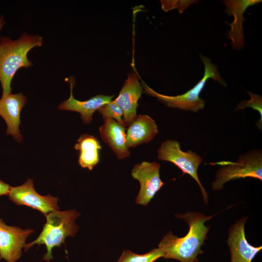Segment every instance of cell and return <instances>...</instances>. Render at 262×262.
<instances>
[{
	"label": "cell",
	"instance_id": "1",
	"mask_svg": "<svg viewBox=\"0 0 262 262\" xmlns=\"http://www.w3.org/2000/svg\"><path fill=\"white\" fill-rule=\"evenodd\" d=\"M215 214L207 216L196 212L180 213L176 217L184 220L189 226L188 233L183 237H179L171 231L166 233L160 242L158 248L164 259H172L180 262H196L197 257L203 253L201 246L207 239L210 229L205 225Z\"/></svg>",
	"mask_w": 262,
	"mask_h": 262
},
{
	"label": "cell",
	"instance_id": "2",
	"mask_svg": "<svg viewBox=\"0 0 262 262\" xmlns=\"http://www.w3.org/2000/svg\"><path fill=\"white\" fill-rule=\"evenodd\" d=\"M42 37L23 33L15 40L8 36L0 37V83L2 97L11 93L12 80L20 68L33 66L28 59L29 51L35 47H41Z\"/></svg>",
	"mask_w": 262,
	"mask_h": 262
},
{
	"label": "cell",
	"instance_id": "3",
	"mask_svg": "<svg viewBox=\"0 0 262 262\" xmlns=\"http://www.w3.org/2000/svg\"><path fill=\"white\" fill-rule=\"evenodd\" d=\"M80 216V213L75 209L50 212L45 216L46 223L42 231L33 241L25 244L24 251H27L35 244L44 245L47 252L42 259L49 262L53 259V248L55 246L60 247L65 243L66 237H74L78 232L79 227L75 220Z\"/></svg>",
	"mask_w": 262,
	"mask_h": 262
},
{
	"label": "cell",
	"instance_id": "4",
	"mask_svg": "<svg viewBox=\"0 0 262 262\" xmlns=\"http://www.w3.org/2000/svg\"><path fill=\"white\" fill-rule=\"evenodd\" d=\"M200 58L204 65L203 78L191 89L183 94L175 96L164 95L157 93L143 82L142 86L145 92L149 96L156 98L158 100L170 108H178L185 111L197 112L205 106V100L199 97L208 79L211 78L224 86L226 82L221 78L216 65L211 60L201 54Z\"/></svg>",
	"mask_w": 262,
	"mask_h": 262
},
{
	"label": "cell",
	"instance_id": "5",
	"mask_svg": "<svg viewBox=\"0 0 262 262\" xmlns=\"http://www.w3.org/2000/svg\"><path fill=\"white\" fill-rule=\"evenodd\" d=\"M212 164L222 165L215 174V180L212 183L213 191L224 188V184L238 179L252 178L262 180V150L255 149L241 154L235 162L220 161Z\"/></svg>",
	"mask_w": 262,
	"mask_h": 262
},
{
	"label": "cell",
	"instance_id": "6",
	"mask_svg": "<svg viewBox=\"0 0 262 262\" xmlns=\"http://www.w3.org/2000/svg\"><path fill=\"white\" fill-rule=\"evenodd\" d=\"M157 152L159 160L173 163L182 171L183 175L188 174L195 180L201 190L204 202L207 205L208 196L197 175L202 158L191 150L183 151L180 148V143L175 140L167 139L163 142Z\"/></svg>",
	"mask_w": 262,
	"mask_h": 262
},
{
	"label": "cell",
	"instance_id": "7",
	"mask_svg": "<svg viewBox=\"0 0 262 262\" xmlns=\"http://www.w3.org/2000/svg\"><path fill=\"white\" fill-rule=\"evenodd\" d=\"M8 196L16 205L28 206L39 211L45 216L52 211L59 210V198L50 194H39L34 188L33 180L30 178L21 185L11 186Z\"/></svg>",
	"mask_w": 262,
	"mask_h": 262
},
{
	"label": "cell",
	"instance_id": "8",
	"mask_svg": "<svg viewBox=\"0 0 262 262\" xmlns=\"http://www.w3.org/2000/svg\"><path fill=\"white\" fill-rule=\"evenodd\" d=\"M160 164L143 161L133 167L131 175L140 183V189L135 198L137 204L146 206L165 184L160 177Z\"/></svg>",
	"mask_w": 262,
	"mask_h": 262
},
{
	"label": "cell",
	"instance_id": "9",
	"mask_svg": "<svg viewBox=\"0 0 262 262\" xmlns=\"http://www.w3.org/2000/svg\"><path fill=\"white\" fill-rule=\"evenodd\" d=\"M34 230L8 226L0 218V260L16 262L22 256L27 238Z\"/></svg>",
	"mask_w": 262,
	"mask_h": 262
},
{
	"label": "cell",
	"instance_id": "10",
	"mask_svg": "<svg viewBox=\"0 0 262 262\" xmlns=\"http://www.w3.org/2000/svg\"><path fill=\"white\" fill-rule=\"evenodd\" d=\"M247 217H243L229 229L227 244L231 254L230 262H252L262 247L254 246L247 241L245 232V224Z\"/></svg>",
	"mask_w": 262,
	"mask_h": 262
},
{
	"label": "cell",
	"instance_id": "11",
	"mask_svg": "<svg viewBox=\"0 0 262 262\" xmlns=\"http://www.w3.org/2000/svg\"><path fill=\"white\" fill-rule=\"evenodd\" d=\"M27 102V98L21 93H10L0 98V116L7 124L6 133L12 135L18 143L23 140L19 129L20 113Z\"/></svg>",
	"mask_w": 262,
	"mask_h": 262
},
{
	"label": "cell",
	"instance_id": "12",
	"mask_svg": "<svg viewBox=\"0 0 262 262\" xmlns=\"http://www.w3.org/2000/svg\"><path fill=\"white\" fill-rule=\"evenodd\" d=\"M142 92L143 86L139 82L136 74L131 73L118 96L114 100L122 110L123 120L126 126H129L137 116L138 101Z\"/></svg>",
	"mask_w": 262,
	"mask_h": 262
},
{
	"label": "cell",
	"instance_id": "13",
	"mask_svg": "<svg viewBox=\"0 0 262 262\" xmlns=\"http://www.w3.org/2000/svg\"><path fill=\"white\" fill-rule=\"evenodd\" d=\"M226 5L225 12L228 15L234 16L233 21L229 24L230 30L229 37L232 42V47L240 49L245 45L243 23L246 19L243 14L249 6L262 2L260 0H223Z\"/></svg>",
	"mask_w": 262,
	"mask_h": 262
},
{
	"label": "cell",
	"instance_id": "14",
	"mask_svg": "<svg viewBox=\"0 0 262 262\" xmlns=\"http://www.w3.org/2000/svg\"><path fill=\"white\" fill-rule=\"evenodd\" d=\"M74 85L75 79L73 77H71L70 97L61 103L58 108L62 110L71 111L80 113L83 123L89 124L92 120L94 112L102 105L112 101L114 96L98 95L85 101L79 100L75 98L73 95L72 91Z\"/></svg>",
	"mask_w": 262,
	"mask_h": 262
},
{
	"label": "cell",
	"instance_id": "15",
	"mask_svg": "<svg viewBox=\"0 0 262 262\" xmlns=\"http://www.w3.org/2000/svg\"><path fill=\"white\" fill-rule=\"evenodd\" d=\"M99 128L103 141L112 149L118 159L128 158L131 154L126 141L125 127L112 118H104Z\"/></svg>",
	"mask_w": 262,
	"mask_h": 262
},
{
	"label": "cell",
	"instance_id": "16",
	"mask_svg": "<svg viewBox=\"0 0 262 262\" xmlns=\"http://www.w3.org/2000/svg\"><path fill=\"white\" fill-rule=\"evenodd\" d=\"M158 132L155 121L149 115H137L129 125L126 133L128 147H134L139 145L147 143Z\"/></svg>",
	"mask_w": 262,
	"mask_h": 262
},
{
	"label": "cell",
	"instance_id": "17",
	"mask_svg": "<svg viewBox=\"0 0 262 262\" xmlns=\"http://www.w3.org/2000/svg\"><path fill=\"white\" fill-rule=\"evenodd\" d=\"M74 148L79 151L78 163L82 168L92 170L99 161L101 146L98 138L88 134H82Z\"/></svg>",
	"mask_w": 262,
	"mask_h": 262
},
{
	"label": "cell",
	"instance_id": "18",
	"mask_svg": "<svg viewBox=\"0 0 262 262\" xmlns=\"http://www.w3.org/2000/svg\"><path fill=\"white\" fill-rule=\"evenodd\" d=\"M162 257V254L159 248H154L144 254H137L126 250L117 262H154Z\"/></svg>",
	"mask_w": 262,
	"mask_h": 262
},
{
	"label": "cell",
	"instance_id": "19",
	"mask_svg": "<svg viewBox=\"0 0 262 262\" xmlns=\"http://www.w3.org/2000/svg\"><path fill=\"white\" fill-rule=\"evenodd\" d=\"M98 111L102 115L103 119L112 118L124 127H126L122 118V110L114 100L102 105Z\"/></svg>",
	"mask_w": 262,
	"mask_h": 262
},
{
	"label": "cell",
	"instance_id": "20",
	"mask_svg": "<svg viewBox=\"0 0 262 262\" xmlns=\"http://www.w3.org/2000/svg\"><path fill=\"white\" fill-rule=\"evenodd\" d=\"M250 96L249 100H243L241 101L235 111H238L240 109H244L246 107H251L254 110L258 111L261 116L260 119L256 123L257 127L262 130V98L261 96L256 95L252 92L247 91Z\"/></svg>",
	"mask_w": 262,
	"mask_h": 262
},
{
	"label": "cell",
	"instance_id": "21",
	"mask_svg": "<svg viewBox=\"0 0 262 262\" xmlns=\"http://www.w3.org/2000/svg\"><path fill=\"white\" fill-rule=\"evenodd\" d=\"M160 1L162 8L164 11L167 12L176 8L179 12L181 14L191 4L197 3L199 1L194 0H160Z\"/></svg>",
	"mask_w": 262,
	"mask_h": 262
},
{
	"label": "cell",
	"instance_id": "22",
	"mask_svg": "<svg viewBox=\"0 0 262 262\" xmlns=\"http://www.w3.org/2000/svg\"><path fill=\"white\" fill-rule=\"evenodd\" d=\"M11 186L7 183L0 180V196L8 195Z\"/></svg>",
	"mask_w": 262,
	"mask_h": 262
},
{
	"label": "cell",
	"instance_id": "23",
	"mask_svg": "<svg viewBox=\"0 0 262 262\" xmlns=\"http://www.w3.org/2000/svg\"><path fill=\"white\" fill-rule=\"evenodd\" d=\"M5 22L3 16L0 17V32L1 31L3 26H4Z\"/></svg>",
	"mask_w": 262,
	"mask_h": 262
}]
</instances>
